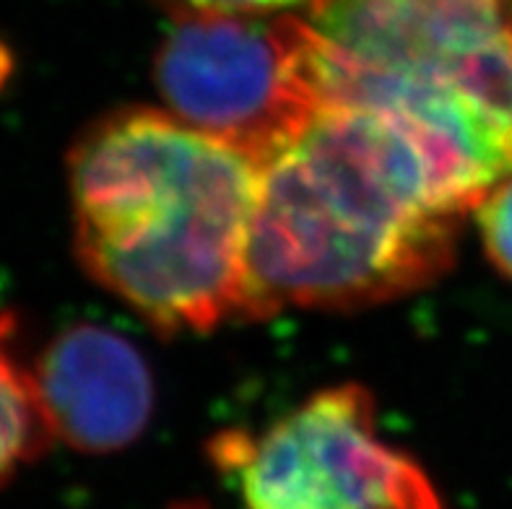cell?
Wrapping results in <instances>:
<instances>
[{
	"instance_id": "1",
	"label": "cell",
	"mask_w": 512,
	"mask_h": 509,
	"mask_svg": "<svg viewBox=\"0 0 512 509\" xmlns=\"http://www.w3.org/2000/svg\"><path fill=\"white\" fill-rule=\"evenodd\" d=\"M463 213L411 130L357 104H315L260 159L247 247L260 315L424 289L453 263Z\"/></svg>"
},
{
	"instance_id": "2",
	"label": "cell",
	"mask_w": 512,
	"mask_h": 509,
	"mask_svg": "<svg viewBox=\"0 0 512 509\" xmlns=\"http://www.w3.org/2000/svg\"><path fill=\"white\" fill-rule=\"evenodd\" d=\"M76 255L164 333L263 317L247 247L260 162L172 112L130 107L68 154Z\"/></svg>"
},
{
	"instance_id": "3",
	"label": "cell",
	"mask_w": 512,
	"mask_h": 509,
	"mask_svg": "<svg viewBox=\"0 0 512 509\" xmlns=\"http://www.w3.org/2000/svg\"><path fill=\"white\" fill-rule=\"evenodd\" d=\"M292 26L310 102L393 117L468 211L512 174L507 0H310Z\"/></svg>"
},
{
	"instance_id": "4",
	"label": "cell",
	"mask_w": 512,
	"mask_h": 509,
	"mask_svg": "<svg viewBox=\"0 0 512 509\" xmlns=\"http://www.w3.org/2000/svg\"><path fill=\"white\" fill-rule=\"evenodd\" d=\"M216 463L245 509H442L422 468L377 437L359 385L312 395L255 437H221Z\"/></svg>"
},
{
	"instance_id": "5",
	"label": "cell",
	"mask_w": 512,
	"mask_h": 509,
	"mask_svg": "<svg viewBox=\"0 0 512 509\" xmlns=\"http://www.w3.org/2000/svg\"><path fill=\"white\" fill-rule=\"evenodd\" d=\"M156 52L172 115L255 159L292 136L315 104L299 84L292 16H180Z\"/></svg>"
},
{
	"instance_id": "6",
	"label": "cell",
	"mask_w": 512,
	"mask_h": 509,
	"mask_svg": "<svg viewBox=\"0 0 512 509\" xmlns=\"http://www.w3.org/2000/svg\"><path fill=\"white\" fill-rule=\"evenodd\" d=\"M29 364L34 398L52 437L81 452L136 442L154 411V377L133 343L110 328L58 330Z\"/></svg>"
},
{
	"instance_id": "7",
	"label": "cell",
	"mask_w": 512,
	"mask_h": 509,
	"mask_svg": "<svg viewBox=\"0 0 512 509\" xmlns=\"http://www.w3.org/2000/svg\"><path fill=\"white\" fill-rule=\"evenodd\" d=\"M52 439L34 398L19 320L0 315V484H6L21 465L37 460Z\"/></svg>"
},
{
	"instance_id": "8",
	"label": "cell",
	"mask_w": 512,
	"mask_h": 509,
	"mask_svg": "<svg viewBox=\"0 0 512 509\" xmlns=\"http://www.w3.org/2000/svg\"><path fill=\"white\" fill-rule=\"evenodd\" d=\"M471 213L494 268L512 278V174L497 182Z\"/></svg>"
},
{
	"instance_id": "9",
	"label": "cell",
	"mask_w": 512,
	"mask_h": 509,
	"mask_svg": "<svg viewBox=\"0 0 512 509\" xmlns=\"http://www.w3.org/2000/svg\"><path fill=\"white\" fill-rule=\"evenodd\" d=\"M180 16H266L310 0H162Z\"/></svg>"
},
{
	"instance_id": "10",
	"label": "cell",
	"mask_w": 512,
	"mask_h": 509,
	"mask_svg": "<svg viewBox=\"0 0 512 509\" xmlns=\"http://www.w3.org/2000/svg\"><path fill=\"white\" fill-rule=\"evenodd\" d=\"M8 76V55L6 50L0 47V84H3V78Z\"/></svg>"
}]
</instances>
